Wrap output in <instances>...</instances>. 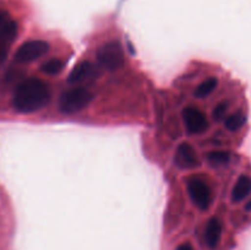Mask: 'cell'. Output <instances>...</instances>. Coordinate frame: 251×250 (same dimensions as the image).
Here are the masks:
<instances>
[{"instance_id":"obj_5","label":"cell","mask_w":251,"mask_h":250,"mask_svg":"<svg viewBox=\"0 0 251 250\" xmlns=\"http://www.w3.org/2000/svg\"><path fill=\"white\" fill-rule=\"evenodd\" d=\"M188 191L194 205L201 211H207L212 202V191L203 180L193 178L188 183Z\"/></svg>"},{"instance_id":"obj_1","label":"cell","mask_w":251,"mask_h":250,"mask_svg":"<svg viewBox=\"0 0 251 250\" xmlns=\"http://www.w3.org/2000/svg\"><path fill=\"white\" fill-rule=\"evenodd\" d=\"M50 100L51 90L48 83L41 78L29 77L15 88L12 104L17 112L28 114L43 109Z\"/></svg>"},{"instance_id":"obj_14","label":"cell","mask_w":251,"mask_h":250,"mask_svg":"<svg viewBox=\"0 0 251 250\" xmlns=\"http://www.w3.org/2000/svg\"><path fill=\"white\" fill-rule=\"evenodd\" d=\"M9 49H10V46L0 42V63H2V61L6 59L7 53H9Z\"/></svg>"},{"instance_id":"obj_2","label":"cell","mask_w":251,"mask_h":250,"mask_svg":"<svg viewBox=\"0 0 251 250\" xmlns=\"http://www.w3.org/2000/svg\"><path fill=\"white\" fill-rule=\"evenodd\" d=\"M93 100V95L83 87H76L63 92L59 97V110L63 114H75L85 109Z\"/></svg>"},{"instance_id":"obj_13","label":"cell","mask_w":251,"mask_h":250,"mask_svg":"<svg viewBox=\"0 0 251 250\" xmlns=\"http://www.w3.org/2000/svg\"><path fill=\"white\" fill-rule=\"evenodd\" d=\"M64 66H65V63L60 59H49L46 63L42 64L41 70L43 71L47 75H58L61 71L64 70Z\"/></svg>"},{"instance_id":"obj_6","label":"cell","mask_w":251,"mask_h":250,"mask_svg":"<svg viewBox=\"0 0 251 250\" xmlns=\"http://www.w3.org/2000/svg\"><path fill=\"white\" fill-rule=\"evenodd\" d=\"M181 115H183L184 124H185L189 134L200 135L207 131L208 126H210L207 117L205 113H202L196 107L189 105V107L184 108Z\"/></svg>"},{"instance_id":"obj_4","label":"cell","mask_w":251,"mask_h":250,"mask_svg":"<svg viewBox=\"0 0 251 250\" xmlns=\"http://www.w3.org/2000/svg\"><path fill=\"white\" fill-rule=\"evenodd\" d=\"M50 50V46L48 42L41 41V39H33V41L25 42L19 47L15 53V60L19 63H31V61L41 59Z\"/></svg>"},{"instance_id":"obj_8","label":"cell","mask_w":251,"mask_h":250,"mask_svg":"<svg viewBox=\"0 0 251 250\" xmlns=\"http://www.w3.org/2000/svg\"><path fill=\"white\" fill-rule=\"evenodd\" d=\"M223 234V225L217 217H212L206 223L203 230V243L210 250H216L220 247Z\"/></svg>"},{"instance_id":"obj_12","label":"cell","mask_w":251,"mask_h":250,"mask_svg":"<svg viewBox=\"0 0 251 250\" xmlns=\"http://www.w3.org/2000/svg\"><path fill=\"white\" fill-rule=\"evenodd\" d=\"M218 86V78L216 76H210L208 78H206L203 82H201L199 85V87L196 88L195 96L199 100H203V98H207L213 91L217 88Z\"/></svg>"},{"instance_id":"obj_9","label":"cell","mask_w":251,"mask_h":250,"mask_svg":"<svg viewBox=\"0 0 251 250\" xmlns=\"http://www.w3.org/2000/svg\"><path fill=\"white\" fill-rule=\"evenodd\" d=\"M96 76V68L93 64L90 61H81L78 63L73 70L70 71L68 76V82L69 83H78L82 81L88 80L91 77Z\"/></svg>"},{"instance_id":"obj_3","label":"cell","mask_w":251,"mask_h":250,"mask_svg":"<svg viewBox=\"0 0 251 250\" xmlns=\"http://www.w3.org/2000/svg\"><path fill=\"white\" fill-rule=\"evenodd\" d=\"M96 56L100 65L110 71L118 70L124 64V51L119 42H108L102 44L96 51Z\"/></svg>"},{"instance_id":"obj_7","label":"cell","mask_w":251,"mask_h":250,"mask_svg":"<svg viewBox=\"0 0 251 250\" xmlns=\"http://www.w3.org/2000/svg\"><path fill=\"white\" fill-rule=\"evenodd\" d=\"M174 162L181 169L198 168L199 164H200L195 149L191 145L186 144V142L180 144L178 146L176 153L174 156Z\"/></svg>"},{"instance_id":"obj_10","label":"cell","mask_w":251,"mask_h":250,"mask_svg":"<svg viewBox=\"0 0 251 250\" xmlns=\"http://www.w3.org/2000/svg\"><path fill=\"white\" fill-rule=\"evenodd\" d=\"M208 163L215 168H222V167H227L232 163L233 156L229 151H212L208 152L207 156Z\"/></svg>"},{"instance_id":"obj_11","label":"cell","mask_w":251,"mask_h":250,"mask_svg":"<svg viewBox=\"0 0 251 250\" xmlns=\"http://www.w3.org/2000/svg\"><path fill=\"white\" fill-rule=\"evenodd\" d=\"M17 37V24L14 20L7 21L4 26L0 27V42L1 43L11 46L12 42Z\"/></svg>"},{"instance_id":"obj_15","label":"cell","mask_w":251,"mask_h":250,"mask_svg":"<svg viewBox=\"0 0 251 250\" xmlns=\"http://www.w3.org/2000/svg\"><path fill=\"white\" fill-rule=\"evenodd\" d=\"M10 20H11L10 15L7 14L6 11H2V10H0V27L4 26V25L6 24L7 21H10Z\"/></svg>"}]
</instances>
